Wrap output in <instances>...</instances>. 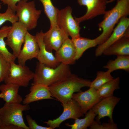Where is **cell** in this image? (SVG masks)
<instances>
[{
	"label": "cell",
	"mask_w": 129,
	"mask_h": 129,
	"mask_svg": "<svg viewBox=\"0 0 129 129\" xmlns=\"http://www.w3.org/2000/svg\"><path fill=\"white\" fill-rule=\"evenodd\" d=\"M3 125V124L0 117V126H2Z\"/></svg>",
	"instance_id": "obj_34"
},
{
	"label": "cell",
	"mask_w": 129,
	"mask_h": 129,
	"mask_svg": "<svg viewBox=\"0 0 129 129\" xmlns=\"http://www.w3.org/2000/svg\"><path fill=\"white\" fill-rule=\"evenodd\" d=\"M121 100V98L113 96L101 99L91 109L97 115V121L101 118L108 117L109 120L113 122V114L114 109Z\"/></svg>",
	"instance_id": "obj_15"
},
{
	"label": "cell",
	"mask_w": 129,
	"mask_h": 129,
	"mask_svg": "<svg viewBox=\"0 0 129 129\" xmlns=\"http://www.w3.org/2000/svg\"><path fill=\"white\" fill-rule=\"evenodd\" d=\"M34 72L25 65L16 64L15 62H11L10 72L4 81L5 84H11L19 87H26L30 81L33 79Z\"/></svg>",
	"instance_id": "obj_7"
},
{
	"label": "cell",
	"mask_w": 129,
	"mask_h": 129,
	"mask_svg": "<svg viewBox=\"0 0 129 129\" xmlns=\"http://www.w3.org/2000/svg\"><path fill=\"white\" fill-rule=\"evenodd\" d=\"M18 21V17L13 10L9 7H7L5 12L0 13V27L6 21H9L12 24Z\"/></svg>",
	"instance_id": "obj_29"
},
{
	"label": "cell",
	"mask_w": 129,
	"mask_h": 129,
	"mask_svg": "<svg viewBox=\"0 0 129 129\" xmlns=\"http://www.w3.org/2000/svg\"><path fill=\"white\" fill-rule=\"evenodd\" d=\"M91 129H118L117 125L109 120L108 123H104L101 124L98 121H94L90 127Z\"/></svg>",
	"instance_id": "obj_30"
},
{
	"label": "cell",
	"mask_w": 129,
	"mask_h": 129,
	"mask_svg": "<svg viewBox=\"0 0 129 129\" xmlns=\"http://www.w3.org/2000/svg\"><path fill=\"white\" fill-rule=\"evenodd\" d=\"M116 0H117V1L118 0H110L109 1L111 2H112Z\"/></svg>",
	"instance_id": "obj_35"
},
{
	"label": "cell",
	"mask_w": 129,
	"mask_h": 129,
	"mask_svg": "<svg viewBox=\"0 0 129 129\" xmlns=\"http://www.w3.org/2000/svg\"><path fill=\"white\" fill-rule=\"evenodd\" d=\"M19 87L11 84H5L0 85L1 98L8 104L21 103L23 101L22 97L18 93Z\"/></svg>",
	"instance_id": "obj_20"
},
{
	"label": "cell",
	"mask_w": 129,
	"mask_h": 129,
	"mask_svg": "<svg viewBox=\"0 0 129 129\" xmlns=\"http://www.w3.org/2000/svg\"><path fill=\"white\" fill-rule=\"evenodd\" d=\"M62 105L63 108V111L58 118L44 122L52 129L59 127L61 123L67 119L75 120L84 116L77 102L72 98Z\"/></svg>",
	"instance_id": "obj_9"
},
{
	"label": "cell",
	"mask_w": 129,
	"mask_h": 129,
	"mask_svg": "<svg viewBox=\"0 0 129 129\" xmlns=\"http://www.w3.org/2000/svg\"><path fill=\"white\" fill-rule=\"evenodd\" d=\"M22 49L17 58L18 64L25 65L26 61L33 58H37L39 47L36 36L31 34L28 31Z\"/></svg>",
	"instance_id": "obj_12"
},
{
	"label": "cell",
	"mask_w": 129,
	"mask_h": 129,
	"mask_svg": "<svg viewBox=\"0 0 129 129\" xmlns=\"http://www.w3.org/2000/svg\"><path fill=\"white\" fill-rule=\"evenodd\" d=\"M107 0H78L80 5L85 6L87 8L86 14L79 18L75 17L79 23L92 19L99 15L104 14L106 12Z\"/></svg>",
	"instance_id": "obj_13"
},
{
	"label": "cell",
	"mask_w": 129,
	"mask_h": 129,
	"mask_svg": "<svg viewBox=\"0 0 129 129\" xmlns=\"http://www.w3.org/2000/svg\"><path fill=\"white\" fill-rule=\"evenodd\" d=\"M71 74L69 65L62 63L55 68L37 62L33 84H42L49 86L64 79Z\"/></svg>",
	"instance_id": "obj_3"
},
{
	"label": "cell",
	"mask_w": 129,
	"mask_h": 129,
	"mask_svg": "<svg viewBox=\"0 0 129 129\" xmlns=\"http://www.w3.org/2000/svg\"><path fill=\"white\" fill-rule=\"evenodd\" d=\"M72 98L77 102L84 114L101 99L99 96L97 90L91 87L85 91L74 93Z\"/></svg>",
	"instance_id": "obj_14"
},
{
	"label": "cell",
	"mask_w": 129,
	"mask_h": 129,
	"mask_svg": "<svg viewBox=\"0 0 129 129\" xmlns=\"http://www.w3.org/2000/svg\"><path fill=\"white\" fill-rule=\"evenodd\" d=\"M1 5L0 3V10L1 9Z\"/></svg>",
	"instance_id": "obj_37"
},
{
	"label": "cell",
	"mask_w": 129,
	"mask_h": 129,
	"mask_svg": "<svg viewBox=\"0 0 129 129\" xmlns=\"http://www.w3.org/2000/svg\"></svg>",
	"instance_id": "obj_38"
},
{
	"label": "cell",
	"mask_w": 129,
	"mask_h": 129,
	"mask_svg": "<svg viewBox=\"0 0 129 129\" xmlns=\"http://www.w3.org/2000/svg\"><path fill=\"white\" fill-rule=\"evenodd\" d=\"M43 33L41 30L35 35L39 48L36 58L40 63L51 68H55L60 63L57 60L52 52L48 51L46 49L43 40Z\"/></svg>",
	"instance_id": "obj_17"
},
{
	"label": "cell",
	"mask_w": 129,
	"mask_h": 129,
	"mask_svg": "<svg viewBox=\"0 0 129 129\" xmlns=\"http://www.w3.org/2000/svg\"><path fill=\"white\" fill-rule=\"evenodd\" d=\"M39 0L42 4L44 13L49 20L50 27L57 26V17L59 9L54 6L51 0Z\"/></svg>",
	"instance_id": "obj_26"
},
{
	"label": "cell",
	"mask_w": 129,
	"mask_h": 129,
	"mask_svg": "<svg viewBox=\"0 0 129 129\" xmlns=\"http://www.w3.org/2000/svg\"><path fill=\"white\" fill-rule=\"evenodd\" d=\"M12 25L5 41L6 45L12 49V54L16 58L24 43L28 30L26 27L19 21Z\"/></svg>",
	"instance_id": "obj_8"
},
{
	"label": "cell",
	"mask_w": 129,
	"mask_h": 129,
	"mask_svg": "<svg viewBox=\"0 0 129 129\" xmlns=\"http://www.w3.org/2000/svg\"><path fill=\"white\" fill-rule=\"evenodd\" d=\"M0 129H22L16 125L10 124L3 125L0 126Z\"/></svg>",
	"instance_id": "obj_33"
},
{
	"label": "cell",
	"mask_w": 129,
	"mask_h": 129,
	"mask_svg": "<svg viewBox=\"0 0 129 129\" xmlns=\"http://www.w3.org/2000/svg\"><path fill=\"white\" fill-rule=\"evenodd\" d=\"M91 81L81 78L72 73L60 81L49 86L52 97L62 104L72 98V95L81 91L84 87H90Z\"/></svg>",
	"instance_id": "obj_1"
},
{
	"label": "cell",
	"mask_w": 129,
	"mask_h": 129,
	"mask_svg": "<svg viewBox=\"0 0 129 129\" xmlns=\"http://www.w3.org/2000/svg\"><path fill=\"white\" fill-rule=\"evenodd\" d=\"M103 68L108 69L111 73L118 70H124L129 71V56H117L114 60H110Z\"/></svg>",
	"instance_id": "obj_23"
},
{
	"label": "cell",
	"mask_w": 129,
	"mask_h": 129,
	"mask_svg": "<svg viewBox=\"0 0 129 129\" xmlns=\"http://www.w3.org/2000/svg\"><path fill=\"white\" fill-rule=\"evenodd\" d=\"M103 54L106 56H129V33L106 49Z\"/></svg>",
	"instance_id": "obj_19"
},
{
	"label": "cell",
	"mask_w": 129,
	"mask_h": 129,
	"mask_svg": "<svg viewBox=\"0 0 129 129\" xmlns=\"http://www.w3.org/2000/svg\"><path fill=\"white\" fill-rule=\"evenodd\" d=\"M71 39L75 49L76 60L79 59L86 50L98 45L95 39H91L80 36Z\"/></svg>",
	"instance_id": "obj_21"
},
{
	"label": "cell",
	"mask_w": 129,
	"mask_h": 129,
	"mask_svg": "<svg viewBox=\"0 0 129 129\" xmlns=\"http://www.w3.org/2000/svg\"><path fill=\"white\" fill-rule=\"evenodd\" d=\"M1 95H2V94L1 93L0 94V98H1Z\"/></svg>",
	"instance_id": "obj_36"
},
{
	"label": "cell",
	"mask_w": 129,
	"mask_h": 129,
	"mask_svg": "<svg viewBox=\"0 0 129 129\" xmlns=\"http://www.w3.org/2000/svg\"><path fill=\"white\" fill-rule=\"evenodd\" d=\"M46 99H54L52 97L48 86L40 84H33L29 93L23 100V104H29L32 102Z\"/></svg>",
	"instance_id": "obj_18"
},
{
	"label": "cell",
	"mask_w": 129,
	"mask_h": 129,
	"mask_svg": "<svg viewBox=\"0 0 129 129\" xmlns=\"http://www.w3.org/2000/svg\"><path fill=\"white\" fill-rule=\"evenodd\" d=\"M69 36L58 25L50 27L46 32L43 33V40L46 49L52 52L57 51Z\"/></svg>",
	"instance_id": "obj_11"
},
{
	"label": "cell",
	"mask_w": 129,
	"mask_h": 129,
	"mask_svg": "<svg viewBox=\"0 0 129 129\" xmlns=\"http://www.w3.org/2000/svg\"><path fill=\"white\" fill-rule=\"evenodd\" d=\"M119 77L113 78L100 86L97 90L99 96L102 99L113 96L115 90L120 88Z\"/></svg>",
	"instance_id": "obj_22"
},
{
	"label": "cell",
	"mask_w": 129,
	"mask_h": 129,
	"mask_svg": "<svg viewBox=\"0 0 129 129\" xmlns=\"http://www.w3.org/2000/svg\"><path fill=\"white\" fill-rule=\"evenodd\" d=\"M16 12L18 21L24 24L28 30L30 31L37 26L42 10L36 9L34 0L27 2L26 0H21L16 5Z\"/></svg>",
	"instance_id": "obj_5"
},
{
	"label": "cell",
	"mask_w": 129,
	"mask_h": 129,
	"mask_svg": "<svg viewBox=\"0 0 129 129\" xmlns=\"http://www.w3.org/2000/svg\"><path fill=\"white\" fill-rule=\"evenodd\" d=\"M30 109L29 104L5 103L0 108V117L3 125L11 124L22 129H29L24 121L22 112Z\"/></svg>",
	"instance_id": "obj_4"
},
{
	"label": "cell",
	"mask_w": 129,
	"mask_h": 129,
	"mask_svg": "<svg viewBox=\"0 0 129 129\" xmlns=\"http://www.w3.org/2000/svg\"><path fill=\"white\" fill-rule=\"evenodd\" d=\"M0 0L4 4L6 5L8 7H10L15 13L16 12V4L21 0Z\"/></svg>",
	"instance_id": "obj_32"
},
{
	"label": "cell",
	"mask_w": 129,
	"mask_h": 129,
	"mask_svg": "<svg viewBox=\"0 0 129 129\" xmlns=\"http://www.w3.org/2000/svg\"><path fill=\"white\" fill-rule=\"evenodd\" d=\"M11 62L0 53V83L4 81L9 74Z\"/></svg>",
	"instance_id": "obj_28"
},
{
	"label": "cell",
	"mask_w": 129,
	"mask_h": 129,
	"mask_svg": "<svg viewBox=\"0 0 129 129\" xmlns=\"http://www.w3.org/2000/svg\"><path fill=\"white\" fill-rule=\"evenodd\" d=\"M76 51L71 39L67 38L56 51L55 57L60 63L69 65L74 64Z\"/></svg>",
	"instance_id": "obj_16"
},
{
	"label": "cell",
	"mask_w": 129,
	"mask_h": 129,
	"mask_svg": "<svg viewBox=\"0 0 129 129\" xmlns=\"http://www.w3.org/2000/svg\"><path fill=\"white\" fill-rule=\"evenodd\" d=\"M72 9L67 6L59 10L57 16V22L58 27L71 38L80 36L81 28L79 24L73 17Z\"/></svg>",
	"instance_id": "obj_6"
},
{
	"label": "cell",
	"mask_w": 129,
	"mask_h": 129,
	"mask_svg": "<svg viewBox=\"0 0 129 129\" xmlns=\"http://www.w3.org/2000/svg\"><path fill=\"white\" fill-rule=\"evenodd\" d=\"M129 18L127 17L121 18L114 29L113 32L104 42L99 45L96 48L95 55L98 57L101 55L104 51L112 45L129 33Z\"/></svg>",
	"instance_id": "obj_10"
},
{
	"label": "cell",
	"mask_w": 129,
	"mask_h": 129,
	"mask_svg": "<svg viewBox=\"0 0 129 129\" xmlns=\"http://www.w3.org/2000/svg\"><path fill=\"white\" fill-rule=\"evenodd\" d=\"M129 15V0H118L111 10L106 11L104 19L98 24L102 33L95 39L98 45L104 42L112 33L116 24L120 19Z\"/></svg>",
	"instance_id": "obj_2"
},
{
	"label": "cell",
	"mask_w": 129,
	"mask_h": 129,
	"mask_svg": "<svg viewBox=\"0 0 129 129\" xmlns=\"http://www.w3.org/2000/svg\"><path fill=\"white\" fill-rule=\"evenodd\" d=\"M111 72L108 70L106 71H98L96 77L91 82L89 87L97 90L103 84L112 79L114 78L111 75Z\"/></svg>",
	"instance_id": "obj_27"
},
{
	"label": "cell",
	"mask_w": 129,
	"mask_h": 129,
	"mask_svg": "<svg viewBox=\"0 0 129 129\" xmlns=\"http://www.w3.org/2000/svg\"><path fill=\"white\" fill-rule=\"evenodd\" d=\"M11 26L5 25L0 29V53L11 62H15L16 58L6 47L4 38H6Z\"/></svg>",
	"instance_id": "obj_25"
},
{
	"label": "cell",
	"mask_w": 129,
	"mask_h": 129,
	"mask_svg": "<svg viewBox=\"0 0 129 129\" xmlns=\"http://www.w3.org/2000/svg\"><path fill=\"white\" fill-rule=\"evenodd\" d=\"M85 117L81 119L77 118L75 119L74 123L72 124L67 123L66 126L70 127L71 129H86L90 127L94 121L96 115L91 109L85 114Z\"/></svg>",
	"instance_id": "obj_24"
},
{
	"label": "cell",
	"mask_w": 129,
	"mask_h": 129,
	"mask_svg": "<svg viewBox=\"0 0 129 129\" xmlns=\"http://www.w3.org/2000/svg\"><path fill=\"white\" fill-rule=\"evenodd\" d=\"M29 129H52L49 127H44L39 125L37 124L35 120L33 119L29 115L26 116Z\"/></svg>",
	"instance_id": "obj_31"
}]
</instances>
